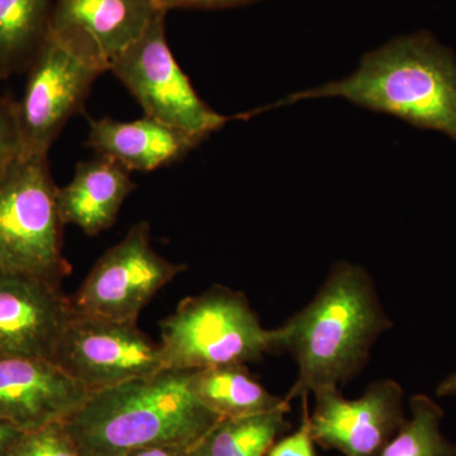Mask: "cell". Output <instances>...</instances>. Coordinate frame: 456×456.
<instances>
[{
	"label": "cell",
	"instance_id": "cell-23",
	"mask_svg": "<svg viewBox=\"0 0 456 456\" xmlns=\"http://www.w3.org/2000/svg\"><path fill=\"white\" fill-rule=\"evenodd\" d=\"M254 2L256 0H154L156 7L167 13L171 9H224L241 7Z\"/></svg>",
	"mask_w": 456,
	"mask_h": 456
},
{
	"label": "cell",
	"instance_id": "cell-8",
	"mask_svg": "<svg viewBox=\"0 0 456 456\" xmlns=\"http://www.w3.org/2000/svg\"><path fill=\"white\" fill-rule=\"evenodd\" d=\"M156 253L149 222H137L90 270L70 297L75 314L137 323L156 293L187 270Z\"/></svg>",
	"mask_w": 456,
	"mask_h": 456
},
{
	"label": "cell",
	"instance_id": "cell-14",
	"mask_svg": "<svg viewBox=\"0 0 456 456\" xmlns=\"http://www.w3.org/2000/svg\"><path fill=\"white\" fill-rule=\"evenodd\" d=\"M206 140L147 116L131 122L90 118L86 146L130 173H149L178 163Z\"/></svg>",
	"mask_w": 456,
	"mask_h": 456
},
{
	"label": "cell",
	"instance_id": "cell-2",
	"mask_svg": "<svg viewBox=\"0 0 456 456\" xmlns=\"http://www.w3.org/2000/svg\"><path fill=\"white\" fill-rule=\"evenodd\" d=\"M329 97L391 114L421 130L443 132L456 142V60L428 33L395 38L362 57L346 79L288 95L259 113Z\"/></svg>",
	"mask_w": 456,
	"mask_h": 456
},
{
	"label": "cell",
	"instance_id": "cell-24",
	"mask_svg": "<svg viewBox=\"0 0 456 456\" xmlns=\"http://www.w3.org/2000/svg\"><path fill=\"white\" fill-rule=\"evenodd\" d=\"M193 446L184 445H158L136 450L126 456H191Z\"/></svg>",
	"mask_w": 456,
	"mask_h": 456
},
{
	"label": "cell",
	"instance_id": "cell-3",
	"mask_svg": "<svg viewBox=\"0 0 456 456\" xmlns=\"http://www.w3.org/2000/svg\"><path fill=\"white\" fill-rule=\"evenodd\" d=\"M220 419L189 389V371L164 369L90 393L64 426L82 456H126L150 446H193Z\"/></svg>",
	"mask_w": 456,
	"mask_h": 456
},
{
	"label": "cell",
	"instance_id": "cell-11",
	"mask_svg": "<svg viewBox=\"0 0 456 456\" xmlns=\"http://www.w3.org/2000/svg\"><path fill=\"white\" fill-rule=\"evenodd\" d=\"M161 12L154 0H55L49 35L110 71Z\"/></svg>",
	"mask_w": 456,
	"mask_h": 456
},
{
	"label": "cell",
	"instance_id": "cell-18",
	"mask_svg": "<svg viewBox=\"0 0 456 456\" xmlns=\"http://www.w3.org/2000/svg\"><path fill=\"white\" fill-rule=\"evenodd\" d=\"M289 410L263 415L222 419L194 444L191 456H266L289 430Z\"/></svg>",
	"mask_w": 456,
	"mask_h": 456
},
{
	"label": "cell",
	"instance_id": "cell-26",
	"mask_svg": "<svg viewBox=\"0 0 456 456\" xmlns=\"http://www.w3.org/2000/svg\"><path fill=\"white\" fill-rule=\"evenodd\" d=\"M437 397H450L456 395V371L441 380L436 388Z\"/></svg>",
	"mask_w": 456,
	"mask_h": 456
},
{
	"label": "cell",
	"instance_id": "cell-10",
	"mask_svg": "<svg viewBox=\"0 0 456 456\" xmlns=\"http://www.w3.org/2000/svg\"><path fill=\"white\" fill-rule=\"evenodd\" d=\"M310 431L316 445L344 456H379L406 421L404 391L397 380H375L356 399L338 387L314 392Z\"/></svg>",
	"mask_w": 456,
	"mask_h": 456
},
{
	"label": "cell",
	"instance_id": "cell-9",
	"mask_svg": "<svg viewBox=\"0 0 456 456\" xmlns=\"http://www.w3.org/2000/svg\"><path fill=\"white\" fill-rule=\"evenodd\" d=\"M53 362L89 393L164 370L160 345L137 323L75 312L60 336Z\"/></svg>",
	"mask_w": 456,
	"mask_h": 456
},
{
	"label": "cell",
	"instance_id": "cell-15",
	"mask_svg": "<svg viewBox=\"0 0 456 456\" xmlns=\"http://www.w3.org/2000/svg\"><path fill=\"white\" fill-rule=\"evenodd\" d=\"M136 189L131 173L121 164L97 155L75 167L74 178L57 188V208L62 224L97 236L112 227L125 200Z\"/></svg>",
	"mask_w": 456,
	"mask_h": 456
},
{
	"label": "cell",
	"instance_id": "cell-4",
	"mask_svg": "<svg viewBox=\"0 0 456 456\" xmlns=\"http://www.w3.org/2000/svg\"><path fill=\"white\" fill-rule=\"evenodd\" d=\"M160 331L161 359L169 370L246 365L279 354L277 330L261 325L245 293L224 285L183 299Z\"/></svg>",
	"mask_w": 456,
	"mask_h": 456
},
{
	"label": "cell",
	"instance_id": "cell-16",
	"mask_svg": "<svg viewBox=\"0 0 456 456\" xmlns=\"http://www.w3.org/2000/svg\"><path fill=\"white\" fill-rule=\"evenodd\" d=\"M194 397L221 419H241L290 410L289 402L272 395L248 373L246 365L189 371Z\"/></svg>",
	"mask_w": 456,
	"mask_h": 456
},
{
	"label": "cell",
	"instance_id": "cell-25",
	"mask_svg": "<svg viewBox=\"0 0 456 456\" xmlns=\"http://www.w3.org/2000/svg\"><path fill=\"white\" fill-rule=\"evenodd\" d=\"M25 431L20 430L7 421L0 419V456H9L12 449L16 445L20 437Z\"/></svg>",
	"mask_w": 456,
	"mask_h": 456
},
{
	"label": "cell",
	"instance_id": "cell-27",
	"mask_svg": "<svg viewBox=\"0 0 456 456\" xmlns=\"http://www.w3.org/2000/svg\"><path fill=\"white\" fill-rule=\"evenodd\" d=\"M455 456H456V454H455Z\"/></svg>",
	"mask_w": 456,
	"mask_h": 456
},
{
	"label": "cell",
	"instance_id": "cell-12",
	"mask_svg": "<svg viewBox=\"0 0 456 456\" xmlns=\"http://www.w3.org/2000/svg\"><path fill=\"white\" fill-rule=\"evenodd\" d=\"M89 395L49 359L0 354V419L20 430L64 424Z\"/></svg>",
	"mask_w": 456,
	"mask_h": 456
},
{
	"label": "cell",
	"instance_id": "cell-1",
	"mask_svg": "<svg viewBox=\"0 0 456 456\" xmlns=\"http://www.w3.org/2000/svg\"><path fill=\"white\" fill-rule=\"evenodd\" d=\"M393 326L368 270L350 261L335 263L312 301L275 329L279 354H290L298 365L285 401L349 383Z\"/></svg>",
	"mask_w": 456,
	"mask_h": 456
},
{
	"label": "cell",
	"instance_id": "cell-5",
	"mask_svg": "<svg viewBox=\"0 0 456 456\" xmlns=\"http://www.w3.org/2000/svg\"><path fill=\"white\" fill-rule=\"evenodd\" d=\"M49 159L20 155L0 178V273L61 285L71 273Z\"/></svg>",
	"mask_w": 456,
	"mask_h": 456
},
{
	"label": "cell",
	"instance_id": "cell-13",
	"mask_svg": "<svg viewBox=\"0 0 456 456\" xmlns=\"http://www.w3.org/2000/svg\"><path fill=\"white\" fill-rule=\"evenodd\" d=\"M60 285L0 273V354L53 362L57 342L73 316Z\"/></svg>",
	"mask_w": 456,
	"mask_h": 456
},
{
	"label": "cell",
	"instance_id": "cell-21",
	"mask_svg": "<svg viewBox=\"0 0 456 456\" xmlns=\"http://www.w3.org/2000/svg\"><path fill=\"white\" fill-rule=\"evenodd\" d=\"M20 155L13 102L0 94V178Z\"/></svg>",
	"mask_w": 456,
	"mask_h": 456
},
{
	"label": "cell",
	"instance_id": "cell-7",
	"mask_svg": "<svg viewBox=\"0 0 456 456\" xmlns=\"http://www.w3.org/2000/svg\"><path fill=\"white\" fill-rule=\"evenodd\" d=\"M26 71L25 92L14 103L20 155L47 158L95 79L107 70L49 35Z\"/></svg>",
	"mask_w": 456,
	"mask_h": 456
},
{
	"label": "cell",
	"instance_id": "cell-19",
	"mask_svg": "<svg viewBox=\"0 0 456 456\" xmlns=\"http://www.w3.org/2000/svg\"><path fill=\"white\" fill-rule=\"evenodd\" d=\"M410 419L379 456H455V444L441 431L445 412L440 404L428 395H415L410 399Z\"/></svg>",
	"mask_w": 456,
	"mask_h": 456
},
{
	"label": "cell",
	"instance_id": "cell-17",
	"mask_svg": "<svg viewBox=\"0 0 456 456\" xmlns=\"http://www.w3.org/2000/svg\"><path fill=\"white\" fill-rule=\"evenodd\" d=\"M55 0H0V79L27 70L50 31Z\"/></svg>",
	"mask_w": 456,
	"mask_h": 456
},
{
	"label": "cell",
	"instance_id": "cell-22",
	"mask_svg": "<svg viewBox=\"0 0 456 456\" xmlns=\"http://www.w3.org/2000/svg\"><path fill=\"white\" fill-rule=\"evenodd\" d=\"M303 413L299 428L293 434L279 439L270 448L266 456H317L316 444L312 439L310 431V412L308 398L302 399Z\"/></svg>",
	"mask_w": 456,
	"mask_h": 456
},
{
	"label": "cell",
	"instance_id": "cell-6",
	"mask_svg": "<svg viewBox=\"0 0 456 456\" xmlns=\"http://www.w3.org/2000/svg\"><path fill=\"white\" fill-rule=\"evenodd\" d=\"M161 12L139 40L121 53L110 71L116 75L142 107L145 116L179 130L208 139L233 119L246 114L222 116L207 106L170 50Z\"/></svg>",
	"mask_w": 456,
	"mask_h": 456
},
{
	"label": "cell",
	"instance_id": "cell-20",
	"mask_svg": "<svg viewBox=\"0 0 456 456\" xmlns=\"http://www.w3.org/2000/svg\"><path fill=\"white\" fill-rule=\"evenodd\" d=\"M9 456H82L64 424L25 431Z\"/></svg>",
	"mask_w": 456,
	"mask_h": 456
}]
</instances>
